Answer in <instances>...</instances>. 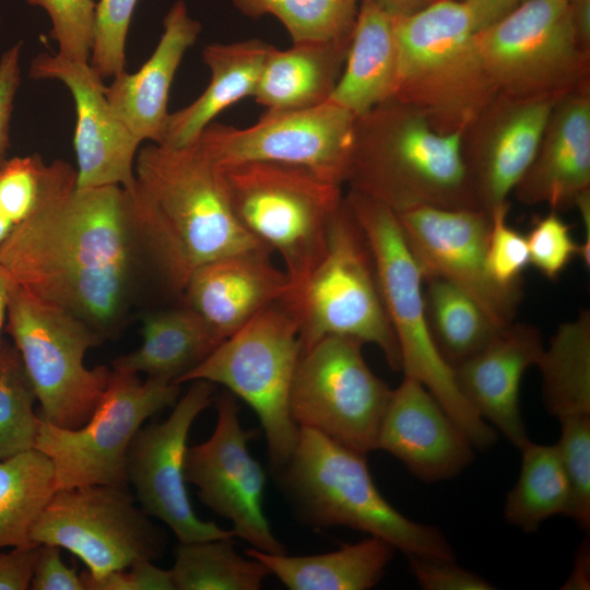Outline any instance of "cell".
Listing matches in <instances>:
<instances>
[{
    "label": "cell",
    "instance_id": "cell-32",
    "mask_svg": "<svg viewBox=\"0 0 590 590\" xmlns=\"http://www.w3.org/2000/svg\"><path fill=\"white\" fill-rule=\"evenodd\" d=\"M57 491L54 464L40 450L0 460V550L36 544L31 531Z\"/></svg>",
    "mask_w": 590,
    "mask_h": 590
},
{
    "label": "cell",
    "instance_id": "cell-42",
    "mask_svg": "<svg viewBox=\"0 0 590 590\" xmlns=\"http://www.w3.org/2000/svg\"><path fill=\"white\" fill-rule=\"evenodd\" d=\"M409 567L418 585L425 590H492L495 589L481 576L461 568L455 560L408 556Z\"/></svg>",
    "mask_w": 590,
    "mask_h": 590
},
{
    "label": "cell",
    "instance_id": "cell-34",
    "mask_svg": "<svg viewBox=\"0 0 590 590\" xmlns=\"http://www.w3.org/2000/svg\"><path fill=\"white\" fill-rule=\"evenodd\" d=\"M520 450V474L506 496L504 517L531 533L555 515L567 516L570 486L556 445L529 441Z\"/></svg>",
    "mask_w": 590,
    "mask_h": 590
},
{
    "label": "cell",
    "instance_id": "cell-17",
    "mask_svg": "<svg viewBox=\"0 0 590 590\" xmlns=\"http://www.w3.org/2000/svg\"><path fill=\"white\" fill-rule=\"evenodd\" d=\"M216 410L213 434L187 449L185 480L198 487L205 506L232 522L234 536L260 552L286 554L263 511L266 473L248 450L256 432L241 427L231 392L217 397Z\"/></svg>",
    "mask_w": 590,
    "mask_h": 590
},
{
    "label": "cell",
    "instance_id": "cell-14",
    "mask_svg": "<svg viewBox=\"0 0 590 590\" xmlns=\"http://www.w3.org/2000/svg\"><path fill=\"white\" fill-rule=\"evenodd\" d=\"M128 487L84 485L58 489L36 520L31 541L52 544L80 558L93 578L155 560L165 546L161 530Z\"/></svg>",
    "mask_w": 590,
    "mask_h": 590
},
{
    "label": "cell",
    "instance_id": "cell-53",
    "mask_svg": "<svg viewBox=\"0 0 590 590\" xmlns=\"http://www.w3.org/2000/svg\"><path fill=\"white\" fill-rule=\"evenodd\" d=\"M521 1H523V0H521ZM566 1L570 2V1H573V0H566Z\"/></svg>",
    "mask_w": 590,
    "mask_h": 590
},
{
    "label": "cell",
    "instance_id": "cell-50",
    "mask_svg": "<svg viewBox=\"0 0 590 590\" xmlns=\"http://www.w3.org/2000/svg\"><path fill=\"white\" fill-rule=\"evenodd\" d=\"M391 16L413 14L438 0H369Z\"/></svg>",
    "mask_w": 590,
    "mask_h": 590
},
{
    "label": "cell",
    "instance_id": "cell-55",
    "mask_svg": "<svg viewBox=\"0 0 590 590\" xmlns=\"http://www.w3.org/2000/svg\"><path fill=\"white\" fill-rule=\"evenodd\" d=\"M460 1H462V0H460Z\"/></svg>",
    "mask_w": 590,
    "mask_h": 590
},
{
    "label": "cell",
    "instance_id": "cell-35",
    "mask_svg": "<svg viewBox=\"0 0 590 590\" xmlns=\"http://www.w3.org/2000/svg\"><path fill=\"white\" fill-rule=\"evenodd\" d=\"M170 571L177 590H258L271 575L260 560L241 557L232 538L179 543Z\"/></svg>",
    "mask_w": 590,
    "mask_h": 590
},
{
    "label": "cell",
    "instance_id": "cell-22",
    "mask_svg": "<svg viewBox=\"0 0 590 590\" xmlns=\"http://www.w3.org/2000/svg\"><path fill=\"white\" fill-rule=\"evenodd\" d=\"M268 249L227 255L198 267L181 295L219 344L266 307L292 293L290 279Z\"/></svg>",
    "mask_w": 590,
    "mask_h": 590
},
{
    "label": "cell",
    "instance_id": "cell-28",
    "mask_svg": "<svg viewBox=\"0 0 590 590\" xmlns=\"http://www.w3.org/2000/svg\"><path fill=\"white\" fill-rule=\"evenodd\" d=\"M350 40L299 42L266 60L255 93L267 110H295L327 103L342 73Z\"/></svg>",
    "mask_w": 590,
    "mask_h": 590
},
{
    "label": "cell",
    "instance_id": "cell-13",
    "mask_svg": "<svg viewBox=\"0 0 590 590\" xmlns=\"http://www.w3.org/2000/svg\"><path fill=\"white\" fill-rule=\"evenodd\" d=\"M364 343L330 335L300 355L290 397L299 427L315 429L362 455L376 449L392 390L362 353Z\"/></svg>",
    "mask_w": 590,
    "mask_h": 590
},
{
    "label": "cell",
    "instance_id": "cell-23",
    "mask_svg": "<svg viewBox=\"0 0 590 590\" xmlns=\"http://www.w3.org/2000/svg\"><path fill=\"white\" fill-rule=\"evenodd\" d=\"M543 350L536 327L512 321L484 349L453 368L458 387L470 405L519 449L530 441L520 413V384Z\"/></svg>",
    "mask_w": 590,
    "mask_h": 590
},
{
    "label": "cell",
    "instance_id": "cell-15",
    "mask_svg": "<svg viewBox=\"0 0 590 590\" xmlns=\"http://www.w3.org/2000/svg\"><path fill=\"white\" fill-rule=\"evenodd\" d=\"M355 116L341 106L267 110L247 128L211 122L193 143L215 166L274 162L306 168L321 179L345 184Z\"/></svg>",
    "mask_w": 590,
    "mask_h": 590
},
{
    "label": "cell",
    "instance_id": "cell-12",
    "mask_svg": "<svg viewBox=\"0 0 590 590\" xmlns=\"http://www.w3.org/2000/svg\"><path fill=\"white\" fill-rule=\"evenodd\" d=\"M180 385L110 370L106 389L88 421L79 428L42 418L35 448L52 462L58 489L84 485L128 487L127 455L146 418L174 406Z\"/></svg>",
    "mask_w": 590,
    "mask_h": 590
},
{
    "label": "cell",
    "instance_id": "cell-16",
    "mask_svg": "<svg viewBox=\"0 0 590 590\" xmlns=\"http://www.w3.org/2000/svg\"><path fill=\"white\" fill-rule=\"evenodd\" d=\"M162 423H151L135 434L127 455L129 484L143 511L163 521L179 543L233 538L213 521L197 517L187 493L185 459L194 420L214 400V385L193 380Z\"/></svg>",
    "mask_w": 590,
    "mask_h": 590
},
{
    "label": "cell",
    "instance_id": "cell-9",
    "mask_svg": "<svg viewBox=\"0 0 590 590\" xmlns=\"http://www.w3.org/2000/svg\"><path fill=\"white\" fill-rule=\"evenodd\" d=\"M286 298L299 316L302 353L326 337H349L376 345L390 368L401 370L370 249L344 197L330 221L321 261Z\"/></svg>",
    "mask_w": 590,
    "mask_h": 590
},
{
    "label": "cell",
    "instance_id": "cell-40",
    "mask_svg": "<svg viewBox=\"0 0 590 590\" xmlns=\"http://www.w3.org/2000/svg\"><path fill=\"white\" fill-rule=\"evenodd\" d=\"M509 202L492 210L486 263L492 279L504 287L521 286L529 260L526 236L508 224Z\"/></svg>",
    "mask_w": 590,
    "mask_h": 590
},
{
    "label": "cell",
    "instance_id": "cell-49",
    "mask_svg": "<svg viewBox=\"0 0 590 590\" xmlns=\"http://www.w3.org/2000/svg\"><path fill=\"white\" fill-rule=\"evenodd\" d=\"M589 542L587 541L580 545L574 570L563 589H589Z\"/></svg>",
    "mask_w": 590,
    "mask_h": 590
},
{
    "label": "cell",
    "instance_id": "cell-4",
    "mask_svg": "<svg viewBox=\"0 0 590 590\" xmlns=\"http://www.w3.org/2000/svg\"><path fill=\"white\" fill-rule=\"evenodd\" d=\"M398 46L394 98L439 133H463L497 95L485 70L467 4L438 0L393 16Z\"/></svg>",
    "mask_w": 590,
    "mask_h": 590
},
{
    "label": "cell",
    "instance_id": "cell-36",
    "mask_svg": "<svg viewBox=\"0 0 590 590\" xmlns=\"http://www.w3.org/2000/svg\"><path fill=\"white\" fill-rule=\"evenodd\" d=\"M245 15L275 16L293 43L350 40L361 0H233Z\"/></svg>",
    "mask_w": 590,
    "mask_h": 590
},
{
    "label": "cell",
    "instance_id": "cell-5",
    "mask_svg": "<svg viewBox=\"0 0 590 590\" xmlns=\"http://www.w3.org/2000/svg\"><path fill=\"white\" fill-rule=\"evenodd\" d=\"M280 472L288 495L312 526H343L378 536L408 556L455 560L438 528L406 518L386 500L365 455L299 427L294 452Z\"/></svg>",
    "mask_w": 590,
    "mask_h": 590
},
{
    "label": "cell",
    "instance_id": "cell-2",
    "mask_svg": "<svg viewBox=\"0 0 590 590\" xmlns=\"http://www.w3.org/2000/svg\"><path fill=\"white\" fill-rule=\"evenodd\" d=\"M126 191L141 250L175 293L205 262L267 249L238 223L220 169L194 144L139 150L134 182Z\"/></svg>",
    "mask_w": 590,
    "mask_h": 590
},
{
    "label": "cell",
    "instance_id": "cell-33",
    "mask_svg": "<svg viewBox=\"0 0 590 590\" xmlns=\"http://www.w3.org/2000/svg\"><path fill=\"white\" fill-rule=\"evenodd\" d=\"M424 303L435 346L452 369L484 349L504 328L465 292L441 279L424 280Z\"/></svg>",
    "mask_w": 590,
    "mask_h": 590
},
{
    "label": "cell",
    "instance_id": "cell-7",
    "mask_svg": "<svg viewBox=\"0 0 590 590\" xmlns=\"http://www.w3.org/2000/svg\"><path fill=\"white\" fill-rule=\"evenodd\" d=\"M217 168L238 223L279 253L291 294L297 292L326 252L330 221L344 197L342 186L306 168L274 162Z\"/></svg>",
    "mask_w": 590,
    "mask_h": 590
},
{
    "label": "cell",
    "instance_id": "cell-51",
    "mask_svg": "<svg viewBox=\"0 0 590 590\" xmlns=\"http://www.w3.org/2000/svg\"><path fill=\"white\" fill-rule=\"evenodd\" d=\"M12 282L9 276L0 269V335L7 318L8 304L10 298ZM2 341L0 339V345Z\"/></svg>",
    "mask_w": 590,
    "mask_h": 590
},
{
    "label": "cell",
    "instance_id": "cell-21",
    "mask_svg": "<svg viewBox=\"0 0 590 590\" xmlns=\"http://www.w3.org/2000/svg\"><path fill=\"white\" fill-rule=\"evenodd\" d=\"M376 449L389 452L427 483L456 476L473 458L464 432L420 381L408 376L391 392Z\"/></svg>",
    "mask_w": 590,
    "mask_h": 590
},
{
    "label": "cell",
    "instance_id": "cell-20",
    "mask_svg": "<svg viewBox=\"0 0 590 590\" xmlns=\"http://www.w3.org/2000/svg\"><path fill=\"white\" fill-rule=\"evenodd\" d=\"M555 103L497 94L461 134V150L473 196L491 213L530 166Z\"/></svg>",
    "mask_w": 590,
    "mask_h": 590
},
{
    "label": "cell",
    "instance_id": "cell-47",
    "mask_svg": "<svg viewBox=\"0 0 590 590\" xmlns=\"http://www.w3.org/2000/svg\"><path fill=\"white\" fill-rule=\"evenodd\" d=\"M472 16L476 32L494 24L511 12L521 0H462Z\"/></svg>",
    "mask_w": 590,
    "mask_h": 590
},
{
    "label": "cell",
    "instance_id": "cell-31",
    "mask_svg": "<svg viewBox=\"0 0 590 590\" xmlns=\"http://www.w3.org/2000/svg\"><path fill=\"white\" fill-rule=\"evenodd\" d=\"M544 404L557 420L590 416V311L559 324L536 363Z\"/></svg>",
    "mask_w": 590,
    "mask_h": 590
},
{
    "label": "cell",
    "instance_id": "cell-45",
    "mask_svg": "<svg viewBox=\"0 0 590 590\" xmlns=\"http://www.w3.org/2000/svg\"><path fill=\"white\" fill-rule=\"evenodd\" d=\"M22 43L7 49L0 58V167L7 162L14 98L21 81Z\"/></svg>",
    "mask_w": 590,
    "mask_h": 590
},
{
    "label": "cell",
    "instance_id": "cell-11",
    "mask_svg": "<svg viewBox=\"0 0 590 590\" xmlns=\"http://www.w3.org/2000/svg\"><path fill=\"white\" fill-rule=\"evenodd\" d=\"M7 321L40 403V417L63 428L84 425L110 374L106 366L87 368L84 364L86 352L103 338L80 318L13 283Z\"/></svg>",
    "mask_w": 590,
    "mask_h": 590
},
{
    "label": "cell",
    "instance_id": "cell-18",
    "mask_svg": "<svg viewBox=\"0 0 590 590\" xmlns=\"http://www.w3.org/2000/svg\"><path fill=\"white\" fill-rule=\"evenodd\" d=\"M396 214L423 280L441 279L459 287L499 327L515 321L522 291L499 285L488 272V212L418 206Z\"/></svg>",
    "mask_w": 590,
    "mask_h": 590
},
{
    "label": "cell",
    "instance_id": "cell-25",
    "mask_svg": "<svg viewBox=\"0 0 590 590\" xmlns=\"http://www.w3.org/2000/svg\"><path fill=\"white\" fill-rule=\"evenodd\" d=\"M163 27L160 42L146 62L134 73L125 71L115 76L106 86L115 114L141 143H163L174 76L201 32L200 22L189 15L181 0L172 5Z\"/></svg>",
    "mask_w": 590,
    "mask_h": 590
},
{
    "label": "cell",
    "instance_id": "cell-46",
    "mask_svg": "<svg viewBox=\"0 0 590 590\" xmlns=\"http://www.w3.org/2000/svg\"><path fill=\"white\" fill-rule=\"evenodd\" d=\"M39 546L30 544L0 551V590L30 589Z\"/></svg>",
    "mask_w": 590,
    "mask_h": 590
},
{
    "label": "cell",
    "instance_id": "cell-10",
    "mask_svg": "<svg viewBox=\"0 0 590 590\" xmlns=\"http://www.w3.org/2000/svg\"><path fill=\"white\" fill-rule=\"evenodd\" d=\"M475 40L497 94L556 103L590 87V50L577 39L566 0H523Z\"/></svg>",
    "mask_w": 590,
    "mask_h": 590
},
{
    "label": "cell",
    "instance_id": "cell-48",
    "mask_svg": "<svg viewBox=\"0 0 590 590\" xmlns=\"http://www.w3.org/2000/svg\"><path fill=\"white\" fill-rule=\"evenodd\" d=\"M569 3L571 24L577 39L590 50V0H573Z\"/></svg>",
    "mask_w": 590,
    "mask_h": 590
},
{
    "label": "cell",
    "instance_id": "cell-52",
    "mask_svg": "<svg viewBox=\"0 0 590 590\" xmlns=\"http://www.w3.org/2000/svg\"><path fill=\"white\" fill-rule=\"evenodd\" d=\"M15 225L0 210V244L11 234Z\"/></svg>",
    "mask_w": 590,
    "mask_h": 590
},
{
    "label": "cell",
    "instance_id": "cell-8",
    "mask_svg": "<svg viewBox=\"0 0 590 590\" xmlns=\"http://www.w3.org/2000/svg\"><path fill=\"white\" fill-rule=\"evenodd\" d=\"M300 355L299 316L284 297L222 341L178 384L205 380L222 385L246 402L264 430L270 462L280 471L299 435L290 397Z\"/></svg>",
    "mask_w": 590,
    "mask_h": 590
},
{
    "label": "cell",
    "instance_id": "cell-37",
    "mask_svg": "<svg viewBox=\"0 0 590 590\" xmlns=\"http://www.w3.org/2000/svg\"><path fill=\"white\" fill-rule=\"evenodd\" d=\"M33 385L15 347L0 345V460L35 448L42 418Z\"/></svg>",
    "mask_w": 590,
    "mask_h": 590
},
{
    "label": "cell",
    "instance_id": "cell-1",
    "mask_svg": "<svg viewBox=\"0 0 590 590\" xmlns=\"http://www.w3.org/2000/svg\"><path fill=\"white\" fill-rule=\"evenodd\" d=\"M137 251L127 191L78 188L76 169L57 160L34 212L0 244V269L14 285L107 338L127 314Z\"/></svg>",
    "mask_w": 590,
    "mask_h": 590
},
{
    "label": "cell",
    "instance_id": "cell-6",
    "mask_svg": "<svg viewBox=\"0 0 590 590\" xmlns=\"http://www.w3.org/2000/svg\"><path fill=\"white\" fill-rule=\"evenodd\" d=\"M344 199L370 249L382 302L399 344L401 370L434 396L473 447L489 448L496 442V432L467 401L452 367L441 357L430 335L423 275L403 238L397 214L353 190Z\"/></svg>",
    "mask_w": 590,
    "mask_h": 590
},
{
    "label": "cell",
    "instance_id": "cell-3",
    "mask_svg": "<svg viewBox=\"0 0 590 590\" xmlns=\"http://www.w3.org/2000/svg\"><path fill=\"white\" fill-rule=\"evenodd\" d=\"M345 184L392 210L480 209L461 150V133L434 130L392 97L355 117Z\"/></svg>",
    "mask_w": 590,
    "mask_h": 590
},
{
    "label": "cell",
    "instance_id": "cell-41",
    "mask_svg": "<svg viewBox=\"0 0 590 590\" xmlns=\"http://www.w3.org/2000/svg\"><path fill=\"white\" fill-rule=\"evenodd\" d=\"M526 239L530 263L551 281L578 257L579 244L571 236L570 225L556 211L538 219Z\"/></svg>",
    "mask_w": 590,
    "mask_h": 590
},
{
    "label": "cell",
    "instance_id": "cell-29",
    "mask_svg": "<svg viewBox=\"0 0 590 590\" xmlns=\"http://www.w3.org/2000/svg\"><path fill=\"white\" fill-rule=\"evenodd\" d=\"M141 322V345L116 357L113 369L179 385L219 345L201 317L186 305L146 312Z\"/></svg>",
    "mask_w": 590,
    "mask_h": 590
},
{
    "label": "cell",
    "instance_id": "cell-39",
    "mask_svg": "<svg viewBox=\"0 0 590 590\" xmlns=\"http://www.w3.org/2000/svg\"><path fill=\"white\" fill-rule=\"evenodd\" d=\"M43 8L49 15L51 37L62 57L88 61L93 42L94 0H26Z\"/></svg>",
    "mask_w": 590,
    "mask_h": 590
},
{
    "label": "cell",
    "instance_id": "cell-43",
    "mask_svg": "<svg viewBox=\"0 0 590 590\" xmlns=\"http://www.w3.org/2000/svg\"><path fill=\"white\" fill-rule=\"evenodd\" d=\"M85 590H176L172 571L138 560L129 567L93 578L81 574Z\"/></svg>",
    "mask_w": 590,
    "mask_h": 590
},
{
    "label": "cell",
    "instance_id": "cell-19",
    "mask_svg": "<svg viewBox=\"0 0 590 590\" xmlns=\"http://www.w3.org/2000/svg\"><path fill=\"white\" fill-rule=\"evenodd\" d=\"M30 76L58 80L73 97L76 187L116 185L130 190L141 142L115 114L106 96V85L90 62L42 52L33 59Z\"/></svg>",
    "mask_w": 590,
    "mask_h": 590
},
{
    "label": "cell",
    "instance_id": "cell-30",
    "mask_svg": "<svg viewBox=\"0 0 590 590\" xmlns=\"http://www.w3.org/2000/svg\"><path fill=\"white\" fill-rule=\"evenodd\" d=\"M394 550L370 535L319 555L287 556L252 547L246 555L260 560L291 590H367L382 578Z\"/></svg>",
    "mask_w": 590,
    "mask_h": 590
},
{
    "label": "cell",
    "instance_id": "cell-54",
    "mask_svg": "<svg viewBox=\"0 0 590 590\" xmlns=\"http://www.w3.org/2000/svg\"><path fill=\"white\" fill-rule=\"evenodd\" d=\"M0 24H1V19H0Z\"/></svg>",
    "mask_w": 590,
    "mask_h": 590
},
{
    "label": "cell",
    "instance_id": "cell-44",
    "mask_svg": "<svg viewBox=\"0 0 590 590\" xmlns=\"http://www.w3.org/2000/svg\"><path fill=\"white\" fill-rule=\"evenodd\" d=\"M60 550L52 544H40L30 589L85 590L81 575L63 562Z\"/></svg>",
    "mask_w": 590,
    "mask_h": 590
},
{
    "label": "cell",
    "instance_id": "cell-27",
    "mask_svg": "<svg viewBox=\"0 0 590 590\" xmlns=\"http://www.w3.org/2000/svg\"><path fill=\"white\" fill-rule=\"evenodd\" d=\"M397 72L393 16L361 0L345 63L329 102L361 116L394 96Z\"/></svg>",
    "mask_w": 590,
    "mask_h": 590
},
{
    "label": "cell",
    "instance_id": "cell-38",
    "mask_svg": "<svg viewBox=\"0 0 590 590\" xmlns=\"http://www.w3.org/2000/svg\"><path fill=\"white\" fill-rule=\"evenodd\" d=\"M138 0H99L95 5L88 62L104 80L125 72L126 43Z\"/></svg>",
    "mask_w": 590,
    "mask_h": 590
},
{
    "label": "cell",
    "instance_id": "cell-26",
    "mask_svg": "<svg viewBox=\"0 0 590 590\" xmlns=\"http://www.w3.org/2000/svg\"><path fill=\"white\" fill-rule=\"evenodd\" d=\"M272 47L260 39L205 46L202 60L210 69V82L191 104L169 114L161 144L173 148L192 145L220 113L255 96Z\"/></svg>",
    "mask_w": 590,
    "mask_h": 590
},
{
    "label": "cell",
    "instance_id": "cell-24",
    "mask_svg": "<svg viewBox=\"0 0 590 590\" xmlns=\"http://www.w3.org/2000/svg\"><path fill=\"white\" fill-rule=\"evenodd\" d=\"M590 190V87L558 99L552 108L536 153L512 193L527 205L553 211L575 206Z\"/></svg>",
    "mask_w": 590,
    "mask_h": 590
}]
</instances>
